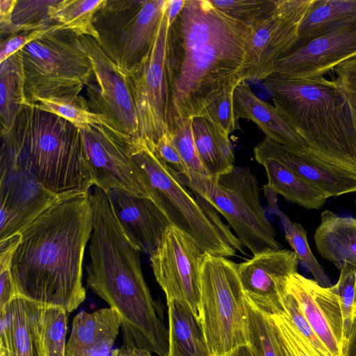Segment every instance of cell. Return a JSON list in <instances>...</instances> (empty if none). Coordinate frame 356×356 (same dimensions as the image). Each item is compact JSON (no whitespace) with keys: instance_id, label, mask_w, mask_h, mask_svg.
<instances>
[{"instance_id":"45","label":"cell","mask_w":356,"mask_h":356,"mask_svg":"<svg viewBox=\"0 0 356 356\" xmlns=\"http://www.w3.org/2000/svg\"><path fill=\"white\" fill-rule=\"evenodd\" d=\"M51 29H54L20 32L1 39L0 63Z\"/></svg>"},{"instance_id":"54","label":"cell","mask_w":356,"mask_h":356,"mask_svg":"<svg viewBox=\"0 0 356 356\" xmlns=\"http://www.w3.org/2000/svg\"><path fill=\"white\" fill-rule=\"evenodd\" d=\"M355 203H356V200H355Z\"/></svg>"},{"instance_id":"31","label":"cell","mask_w":356,"mask_h":356,"mask_svg":"<svg viewBox=\"0 0 356 356\" xmlns=\"http://www.w3.org/2000/svg\"><path fill=\"white\" fill-rule=\"evenodd\" d=\"M12 324L10 356H41L35 329L38 304L22 296L10 303Z\"/></svg>"},{"instance_id":"35","label":"cell","mask_w":356,"mask_h":356,"mask_svg":"<svg viewBox=\"0 0 356 356\" xmlns=\"http://www.w3.org/2000/svg\"><path fill=\"white\" fill-rule=\"evenodd\" d=\"M32 106L55 114L72 123L79 129L90 124H108L104 117L92 112L86 99L81 95L38 98Z\"/></svg>"},{"instance_id":"44","label":"cell","mask_w":356,"mask_h":356,"mask_svg":"<svg viewBox=\"0 0 356 356\" xmlns=\"http://www.w3.org/2000/svg\"><path fill=\"white\" fill-rule=\"evenodd\" d=\"M152 148L156 154L182 179L186 181L190 179L188 170L173 143L171 134L162 136Z\"/></svg>"},{"instance_id":"8","label":"cell","mask_w":356,"mask_h":356,"mask_svg":"<svg viewBox=\"0 0 356 356\" xmlns=\"http://www.w3.org/2000/svg\"><path fill=\"white\" fill-rule=\"evenodd\" d=\"M177 31V21L170 24L165 12L152 47L127 73L138 115L139 138L152 147L171 134L170 109L180 59Z\"/></svg>"},{"instance_id":"23","label":"cell","mask_w":356,"mask_h":356,"mask_svg":"<svg viewBox=\"0 0 356 356\" xmlns=\"http://www.w3.org/2000/svg\"><path fill=\"white\" fill-rule=\"evenodd\" d=\"M121 322L112 308L92 313L81 312L72 321L66 344V356H104L111 350L118 336Z\"/></svg>"},{"instance_id":"2","label":"cell","mask_w":356,"mask_h":356,"mask_svg":"<svg viewBox=\"0 0 356 356\" xmlns=\"http://www.w3.org/2000/svg\"><path fill=\"white\" fill-rule=\"evenodd\" d=\"M181 57L170 109L171 132L198 117L227 86L242 81L251 27L213 6L186 0L178 19Z\"/></svg>"},{"instance_id":"49","label":"cell","mask_w":356,"mask_h":356,"mask_svg":"<svg viewBox=\"0 0 356 356\" xmlns=\"http://www.w3.org/2000/svg\"><path fill=\"white\" fill-rule=\"evenodd\" d=\"M185 1V0H168L165 13L170 24H174L178 20Z\"/></svg>"},{"instance_id":"30","label":"cell","mask_w":356,"mask_h":356,"mask_svg":"<svg viewBox=\"0 0 356 356\" xmlns=\"http://www.w3.org/2000/svg\"><path fill=\"white\" fill-rule=\"evenodd\" d=\"M264 191L267 200L268 210L280 219L284 229L286 240L293 248L298 261L310 272L318 284L324 287L332 286L330 280L325 273L324 268L317 261L310 249L307 232L302 225L299 222H292L280 210L277 206V194L267 184L264 186Z\"/></svg>"},{"instance_id":"51","label":"cell","mask_w":356,"mask_h":356,"mask_svg":"<svg viewBox=\"0 0 356 356\" xmlns=\"http://www.w3.org/2000/svg\"><path fill=\"white\" fill-rule=\"evenodd\" d=\"M346 356H356V325L350 339Z\"/></svg>"},{"instance_id":"24","label":"cell","mask_w":356,"mask_h":356,"mask_svg":"<svg viewBox=\"0 0 356 356\" xmlns=\"http://www.w3.org/2000/svg\"><path fill=\"white\" fill-rule=\"evenodd\" d=\"M314 239L320 255L339 270L345 264L356 268V218L325 210Z\"/></svg>"},{"instance_id":"40","label":"cell","mask_w":356,"mask_h":356,"mask_svg":"<svg viewBox=\"0 0 356 356\" xmlns=\"http://www.w3.org/2000/svg\"><path fill=\"white\" fill-rule=\"evenodd\" d=\"M171 136L188 170L190 175L188 181L193 178L209 176L196 149L192 131V119H183L177 122L171 132Z\"/></svg>"},{"instance_id":"53","label":"cell","mask_w":356,"mask_h":356,"mask_svg":"<svg viewBox=\"0 0 356 356\" xmlns=\"http://www.w3.org/2000/svg\"><path fill=\"white\" fill-rule=\"evenodd\" d=\"M0 356H10V355H9L8 352L6 349L0 347Z\"/></svg>"},{"instance_id":"1","label":"cell","mask_w":356,"mask_h":356,"mask_svg":"<svg viewBox=\"0 0 356 356\" xmlns=\"http://www.w3.org/2000/svg\"><path fill=\"white\" fill-rule=\"evenodd\" d=\"M90 195L59 197L20 232L10 268L18 296L67 312L85 300L83 261L93 225Z\"/></svg>"},{"instance_id":"26","label":"cell","mask_w":356,"mask_h":356,"mask_svg":"<svg viewBox=\"0 0 356 356\" xmlns=\"http://www.w3.org/2000/svg\"><path fill=\"white\" fill-rule=\"evenodd\" d=\"M192 131L200 159L211 177L232 170L234 154L229 136L203 117L192 118Z\"/></svg>"},{"instance_id":"12","label":"cell","mask_w":356,"mask_h":356,"mask_svg":"<svg viewBox=\"0 0 356 356\" xmlns=\"http://www.w3.org/2000/svg\"><path fill=\"white\" fill-rule=\"evenodd\" d=\"M314 0H277L273 12L251 27L243 68V80L264 81L275 63L298 44L302 22Z\"/></svg>"},{"instance_id":"4","label":"cell","mask_w":356,"mask_h":356,"mask_svg":"<svg viewBox=\"0 0 356 356\" xmlns=\"http://www.w3.org/2000/svg\"><path fill=\"white\" fill-rule=\"evenodd\" d=\"M274 106L325 163L356 173V131L333 78L263 81Z\"/></svg>"},{"instance_id":"21","label":"cell","mask_w":356,"mask_h":356,"mask_svg":"<svg viewBox=\"0 0 356 356\" xmlns=\"http://www.w3.org/2000/svg\"><path fill=\"white\" fill-rule=\"evenodd\" d=\"M257 161L276 160L323 191L328 197L356 192V173L328 164L312 153L291 150L264 138L254 148Z\"/></svg>"},{"instance_id":"28","label":"cell","mask_w":356,"mask_h":356,"mask_svg":"<svg viewBox=\"0 0 356 356\" xmlns=\"http://www.w3.org/2000/svg\"><path fill=\"white\" fill-rule=\"evenodd\" d=\"M355 18L356 0H314L300 26L296 47L324 35Z\"/></svg>"},{"instance_id":"20","label":"cell","mask_w":356,"mask_h":356,"mask_svg":"<svg viewBox=\"0 0 356 356\" xmlns=\"http://www.w3.org/2000/svg\"><path fill=\"white\" fill-rule=\"evenodd\" d=\"M106 194L114 216L129 241L140 252L152 254L171 225L149 198L121 188Z\"/></svg>"},{"instance_id":"32","label":"cell","mask_w":356,"mask_h":356,"mask_svg":"<svg viewBox=\"0 0 356 356\" xmlns=\"http://www.w3.org/2000/svg\"><path fill=\"white\" fill-rule=\"evenodd\" d=\"M106 0H56L49 8V16L60 25L78 35H88L97 40L98 34L93 20L97 11Z\"/></svg>"},{"instance_id":"43","label":"cell","mask_w":356,"mask_h":356,"mask_svg":"<svg viewBox=\"0 0 356 356\" xmlns=\"http://www.w3.org/2000/svg\"><path fill=\"white\" fill-rule=\"evenodd\" d=\"M284 311L299 332L323 355L333 356L315 334L302 313L294 298L288 292L282 299Z\"/></svg>"},{"instance_id":"22","label":"cell","mask_w":356,"mask_h":356,"mask_svg":"<svg viewBox=\"0 0 356 356\" xmlns=\"http://www.w3.org/2000/svg\"><path fill=\"white\" fill-rule=\"evenodd\" d=\"M234 113L238 120L252 121L266 138L291 150L311 153L300 136L273 105L259 98L248 82L240 83L234 94Z\"/></svg>"},{"instance_id":"47","label":"cell","mask_w":356,"mask_h":356,"mask_svg":"<svg viewBox=\"0 0 356 356\" xmlns=\"http://www.w3.org/2000/svg\"><path fill=\"white\" fill-rule=\"evenodd\" d=\"M21 240L20 234L0 241V270L10 268L13 254Z\"/></svg>"},{"instance_id":"36","label":"cell","mask_w":356,"mask_h":356,"mask_svg":"<svg viewBox=\"0 0 356 356\" xmlns=\"http://www.w3.org/2000/svg\"><path fill=\"white\" fill-rule=\"evenodd\" d=\"M250 343L261 356H288L281 336L271 318L248 298Z\"/></svg>"},{"instance_id":"19","label":"cell","mask_w":356,"mask_h":356,"mask_svg":"<svg viewBox=\"0 0 356 356\" xmlns=\"http://www.w3.org/2000/svg\"><path fill=\"white\" fill-rule=\"evenodd\" d=\"M286 290L296 300L311 327L333 356H346L348 343L341 307L332 286L324 287L298 272L286 282Z\"/></svg>"},{"instance_id":"39","label":"cell","mask_w":356,"mask_h":356,"mask_svg":"<svg viewBox=\"0 0 356 356\" xmlns=\"http://www.w3.org/2000/svg\"><path fill=\"white\" fill-rule=\"evenodd\" d=\"M209 1L218 9L250 26L266 18L277 3V0Z\"/></svg>"},{"instance_id":"7","label":"cell","mask_w":356,"mask_h":356,"mask_svg":"<svg viewBox=\"0 0 356 356\" xmlns=\"http://www.w3.org/2000/svg\"><path fill=\"white\" fill-rule=\"evenodd\" d=\"M199 317L211 356H227L250 344L248 297L238 264L204 252L200 269Z\"/></svg>"},{"instance_id":"15","label":"cell","mask_w":356,"mask_h":356,"mask_svg":"<svg viewBox=\"0 0 356 356\" xmlns=\"http://www.w3.org/2000/svg\"><path fill=\"white\" fill-rule=\"evenodd\" d=\"M93 185L104 191L121 188L147 197L134 174L131 154L136 138L106 124L79 129Z\"/></svg>"},{"instance_id":"5","label":"cell","mask_w":356,"mask_h":356,"mask_svg":"<svg viewBox=\"0 0 356 356\" xmlns=\"http://www.w3.org/2000/svg\"><path fill=\"white\" fill-rule=\"evenodd\" d=\"M131 161L147 197L170 224L188 236L203 252L226 258L243 252L242 243L218 211L187 186L143 140H135Z\"/></svg>"},{"instance_id":"25","label":"cell","mask_w":356,"mask_h":356,"mask_svg":"<svg viewBox=\"0 0 356 356\" xmlns=\"http://www.w3.org/2000/svg\"><path fill=\"white\" fill-rule=\"evenodd\" d=\"M168 348L166 356H211L198 315L186 302L167 301Z\"/></svg>"},{"instance_id":"14","label":"cell","mask_w":356,"mask_h":356,"mask_svg":"<svg viewBox=\"0 0 356 356\" xmlns=\"http://www.w3.org/2000/svg\"><path fill=\"white\" fill-rule=\"evenodd\" d=\"M204 252L177 227L170 225L156 250L150 254L152 270L166 300L187 303L199 316L200 269Z\"/></svg>"},{"instance_id":"50","label":"cell","mask_w":356,"mask_h":356,"mask_svg":"<svg viewBox=\"0 0 356 356\" xmlns=\"http://www.w3.org/2000/svg\"><path fill=\"white\" fill-rule=\"evenodd\" d=\"M227 356H261L257 350L250 343L238 347Z\"/></svg>"},{"instance_id":"6","label":"cell","mask_w":356,"mask_h":356,"mask_svg":"<svg viewBox=\"0 0 356 356\" xmlns=\"http://www.w3.org/2000/svg\"><path fill=\"white\" fill-rule=\"evenodd\" d=\"M90 197L93 225L87 285L118 313H136L152 298L142 273L140 250L120 227L106 192L95 186Z\"/></svg>"},{"instance_id":"10","label":"cell","mask_w":356,"mask_h":356,"mask_svg":"<svg viewBox=\"0 0 356 356\" xmlns=\"http://www.w3.org/2000/svg\"><path fill=\"white\" fill-rule=\"evenodd\" d=\"M181 180L223 216L253 255L281 249L261 205L257 179L249 168L234 165L231 171L216 177Z\"/></svg>"},{"instance_id":"16","label":"cell","mask_w":356,"mask_h":356,"mask_svg":"<svg viewBox=\"0 0 356 356\" xmlns=\"http://www.w3.org/2000/svg\"><path fill=\"white\" fill-rule=\"evenodd\" d=\"M355 57L356 18L296 47L275 63L268 77L292 82L318 80Z\"/></svg>"},{"instance_id":"11","label":"cell","mask_w":356,"mask_h":356,"mask_svg":"<svg viewBox=\"0 0 356 356\" xmlns=\"http://www.w3.org/2000/svg\"><path fill=\"white\" fill-rule=\"evenodd\" d=\"M168 0H106L95 15L97 40L126 74L152 47Z\"/></svg>"},{"instance_id":"37","label":"cell","mask_w":356,"mask_h":356,"mask_svg":"<svg viewBox=\"0 0 356 356\" xmlns=\"http://www.w3.org/2000/svg\"><path fill=\"white\" fill-rule=\"evenodd\" d=\"M332 288L339 299L344 335L349 344L356 325V268L345 264L340 270L338 282Z\"/></svg>"},{"instance_id":"3","label":"cell","mask_w":356,"mask_h":356,"mask_svg":"<svg viewBox=\"0 0 356 356\" xmlns=\"http://www.w3.org/2000/svg\"><path fill=\"white\" fill-rule=\"evenodd\" d=\"M1 149L58 197L93 185L79 129L64 118L25 103Z\"/></svg>"},{"instance_id":"29","label":"cell","mask_w":356,"mask_h":356,"mask_svg":"<svg viewBox=\"0 0 356 356\" xmlns=\"http://www.w3.org/2000/svg\"><path fill=\"white\" fill-rule=\"evenodd\" d=\"M26 102L22 64L17 52L0 65L1 133L12 127Z\"/></svg>"},{"instance_id":"34","label":"cell","mask_w":356,"mask_h":356,"mask_svg":"<svg viewBox=\"0 0 356 356\" xmlns=\"http://www.w3.org/2000/svg\"><path fill=\"white\" fill-rule=\"evenodd\" d=\"M56 0H17L11 24L0 31L1 39L24 31L60 29L49 16V8Z\"/></svg>"},{"instance_id":"46","label":"cell","mask_w":356,"mask_h":356,"mask_svg":"<svg viewBox=\"0 0 356 356\" xmlns=\"http://www.w3.org/2000/svg\"><path fill=\"white\" fill-rule=\"evenodd\" d=\"M0 308L8 305L18 296L10 268L0 270Z\"/></svg>"},{"instance_id":"38","label":"cell","mask_w":356,"mask_h":356,"mask_svg":"<svg viewBox=\"0 0 356 356\" xmlns=\"http://www.w3.org/2000/svg\"><path fill=\"white\" fill-rule=\"evenodd\" d=\"M243 83L236 81L225 86L201 112L203 117L229 136L239 128L234 108V94L236 87Z\"/></svg>"},{"instance_id":"18","label":"cell","mask_w":356,"mask_h":356,"mask_svg":"<svg viewBox=\"0 0 356 356\" xmlns=\"http://www.w3.org/2000/svg\"><path fill=\"white\" fill-rule=\"evenodd\" d=\"M298 259L293 251L268 250L238 264V274L248 300L270 316L284 312L282 299L286 282L297 272Z\"/></svg>"},{"instance_id":"9","label":"cell","mask_w":356,"mask_h":356,"mask_svg":"<svg viewBox=\"0 0 356 356\" xmlns=\"http://www.w3.org/2000/svg\"><path fill=\"white\" fill-rule=\"evenodd\" d=\"M26 103L38 98L79 95L93 76L79 35L62 29L47 31L19 51Z\"/></svg>"},{"instance_id":"52","label":"cell","mask_w":356,"mask_h":356,"mask_svg":"<svg viewBox=\"0 0 356 356\" xmlns=\"http://www.w3.org/2000/svg\"><path fill=\"white\" fill-rule=\"evenodd\" d=\"M136 356H152V353L146 350H137Z\"/></svg>"},{"instance_id":"17","label":"cell","mask_w":356,"mask_h":356,"mask_svg":"<svg viewBox=\"0 0 356 356\" xmlns=\"http://www.w3.org/2000/svg\"><path fill=\"white\" fill-rule=\"evenodd\" d=\"M0 241L20 233L59 197L1 151Z\"/></svg>"},{"instance_id":"42","label":"cell","mask_w":356,"mask_h":356,"mask_svg":"<svg viewBox=\"0 0 356 356\" xmlns=\"http://www.w3.org/2000/svg\"><path fill=\"white\" fill-rule=\"evenodd\" d=\"M332 73L356 131V57L338 65Z\"/></svg>"},{"instance_id":"41","label":"cell","mask_w":356,"mask_h":356,"mask_svg":"<svg viewBox=\"0 0 356 356\" xmlns=\"http://www.w3.org/2000/svg\"><path fill=\"white\" fill-rule=\"evenodd\" d=\"M269 316L281 336L288 356H323L299 332L284 311Z\"/></svg>"},{"instance_id":"27","label":"cell","mask_w":356,"mask_h":356,"mask_svg":"<svg viewBox=\"0 0 356 356\" xmlns=\"http://www.w3.org/2000/svg\"><path fill=\"white\" fill-rule=\"evenodd\" d=\"M257 162L265 168L267 186L286 200L307 209H319L329 198L320 188L295 174L282 163L270 159Z\"/></svg>"},{"instance_id":"48","label":"cell","mask_w":356,"mask_h":356,"mask_svg":"<svg viewBox=\"0 0 356 356\" xmlns=\"http://www.w3.org/2000/svg\"><path fill=\"white\" fill-rule=\"evenodd\" d=\"M17 0H0V31L11 24L13 12Z\"/></svg>"},{"instance_id":"33","label":"cell","mask_w":356,"mask_h":356,"mask_svg":"<svg viewBox=\"0 0 356 356\" xmlns=\"http://www.w3.org/2000/svg\"><path fill=\"white\" fill-rule=\"evenodd\" d=\"M67 311L38 305L35 316L41 356H66Z\"/></svg>"},{"instance_id":"13","label":"cell","mask_w":356,"mask_h":356,"mask_svg":"<svg viewBox=\"0 0 356 356\" xmlns=\"http://www.w3.org/2000/svg\"><path fill=\"white\" fill-rule=\"evenodd\" d=\"M90 60L93 76L86 87L90 110L116 131L139 139V124L127 76L102 50L96 39L79 36Z\"/></svg>"}]
</instances>
